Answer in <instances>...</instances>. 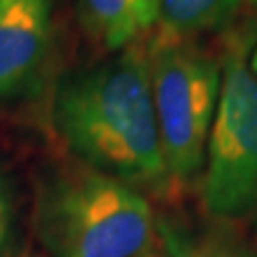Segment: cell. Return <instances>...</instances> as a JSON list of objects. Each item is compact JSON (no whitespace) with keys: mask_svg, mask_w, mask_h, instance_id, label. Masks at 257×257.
I'll list each match as a JSON object with an SVG mask.
<instances>
[{"mask_svg":"<svg viewBox=\"0 0 257 257\" xmlns=\"http://www.w3.org/2000/svg\"><path fill=\"white\" fill-rule=\"evenodd\" d=\"M52 120L82 165L135 189L161 193L172 184L159 140L146 43H131L111 60L64 77Z\"/></svg>","mask_w":257,"mask_h":257,"instance_id":"1","label":"cell"},{"mask_svg":"<svg viewBox=\"0 0 257 257\" xmlns=\"http://www.w3.org/2000/svg\"><path fill=\"white\" fill-rule=\"evenodd\" d=\"M165 257H257V251L227 227H184L170 219L157 221Z\"/></svg>","mask_w":257,"mask_h":257,"instance_id":"8","label":"cell"},{"mask_svg":"<svg viewBox=\"0 0 257 257\" xmlns=\"http://www.w3.org/2000/svg\"><path fill=\"white\" fill-rule=\"evenodd\" d=\"M37 227L52 257H144L157 236L144 193L88 165L69 167L45 182Z\"/></svg>","mask_w":257,"mask_h":257,"instance_id":"2","label":"cell"},{"mask_svg":"<svg viewBox=\"0 0 257 257\" xmlns=\"http://www.w3.org/2000/svg\"><path fill=\"white\" fill-rule=\"evenodd\" d=\"M79 5L86 30L109 52L124 50L155 26L157 0H79Z\"/></svg>","mask_w":257,"mask_h":257,"instance_id":"6","label":"cell"},{"mask_svg":"<svg viewBox=\"0 0 257 257\" xmlns=\"http://www.w3.org/2000/svg\"><path fill=\"white\" fill-rule=\"evenodd\" d=\"M148 255H150V253H148ZM148 255H144V257H148Z\"/></svg>","mask_w":257,"mask_h":257,"instance_id":"11","label":"cell"},{"mask_svg":"<svg viewBox=\"0 0 257 257\" xmlns=\"http://www.w3.org/2000/svg\"><path fill=\"white\" fill-rule=\"evenodd\" d=\"M52 43V0H0V105L35 90Z\"/></svg>","mask_w":257,"mask_h":257,"instance_id":"5","label":"cell"},{"mask_svg":"<svg viewBox=\"0 0 257 257\" xmlns=\"http://www.w3.org/2000/svg\"><path fill=\"white\" fill-rule=\"evenodd\" d=\"M9 229H11V212H9V202L0 184V253L5 251L7 240H9Z\"/></svg>","mask_w":257,"mask_h":257,"instance_id":"9","label":"cell"},{"mask_svg":"<svg viewBox=\"0 0 257 257\" xmlns=\"http://www.w3.org/2000/svg\"><path fill=\"white\" fill-rule=\"evenodd\" d=\"M161 150L172 182L204 170L221 90V64L193 41L155 32L146 45Z\"/></svg>","mask_w":257,"mask_h":257,"instance_id":"3","label":"cell"},{"mask_svg":"<svg viewBox=\"0 0 257 257\" xmlns=\"http://www.w3.org/2000/svg\"><path fill=\"white\" fill-rule=\"evenodd\" d=\"M202 174V204L212 219L242 221L257 214V77L240 47L221 64Z\"/></svg>","mask_w":257,"mask_h":257,"instance_id":"4","label":"cell"},{"mask_svg":"<svg viewBox=\"0 0 257 257\" xmlns=\"http://www.w3.org/2000/svg\"><path fill=\"white\" fill-rule=\"evenodd\" d=\"M244 0H157V32L170 39H193L229 26Z\"/></svg>","mask_w":257,"mask_h":257,"instance_id":"7","label":"cell"},{"mask_svg":"<svg viewBox=\"0 0 257 257\" xmlns=\"http://www.w3.org/2000/svg\"><path fill=\"white\" fill-rule=\"evenodd\" d=\"M255 3H257V0H255ZM248 64H251V71H253L255 77H257V45H255V52H253V56H251V62H248Z\"/></svg>","mask_w":257,"mask_h":257,"instance_id":"10","label":"cell"}]
</instances>
